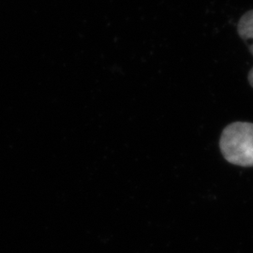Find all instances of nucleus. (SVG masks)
I'll return each mask as SVG.
<instances>
[{
    "mask_svg": "<svg viewBox=\"0 0 253 253\" xmlns=\"http://www.w3.org/2000/svg\"><path fill=\"white\" fill-rule=\"evenodd\" d=\"M219 149L228 163L253 167V123L234 122L223 129Z\"/></svg>",
    "mask_w": 253,
    "mask_h": 253,
    "instance_id": "obj_1",
    "label": "nucleus"
},
{
    "mask_svg": "<svg viewBox=\"0 0 253 253\" xmlns=\"http://www.w3.org/2000/svg\"><path fill=\"white\" fill-rule=\"evenodd\" d=\"M237 33L253 56V9L248 10L239 19Z\"/></svg>",
    "mask_w": 253,
    "mask_h": 253,
    "instance_id": "obj_2",
    "label": "nucleus"
},
{
    "mask_svg": "<svg viewBox=\"0 0 253 253\" xmlns=\"http://www.w3.org/2000/svg\"><path fill=\"white\" fill-rule=\"evenodd\" d=\"M248 80L250 84L252 85V87L253 88V67L251 69V71L249 72V75H248Z\"/></svg>",
    "mask_w": 253,
    "mask_h": 253,
    "instance_id": "obj_3",
    "label": "nucleus"
}]
</instances>
